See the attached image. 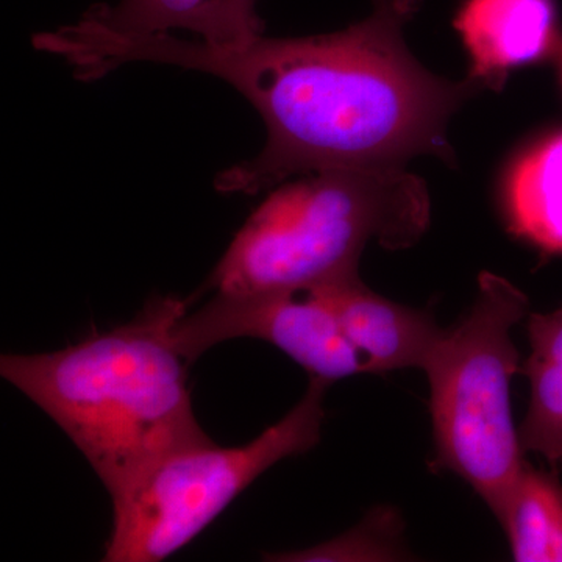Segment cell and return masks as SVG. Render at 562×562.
I'll list each match as a JSON object with an SVG mask.
<instances>
[{
  "label": "cell",
  "mask_w": 562,
  "mask_h": 562,
  "mask_svg": "<svg viewBox=\"0 0 562 562\" xmlns=\"http://www.w3.org/2000/svg\"><path fill=\"white\" fill-rule=\"evenodd\" d=\"M188 302L155 295L135 319L66 349L3 355V379L68 435L110 492L124 491L166 454L210 442L173 344Z\"/></svg>",
  "instance_id": "2"
},
{
  "label": "cell",
  "mask_w": 562,
  "mask_h": 562,
  "mask_svg": "<svg viewBox=\"0 0 562 562\" xmlns=\"http://www.w3.org/2000/svg\"><path fill=\"white\" fill-rule=\"evenodd\" d=\"M338 316L342 331L368 364L369 373L420 369L441 336L427 312L387 301L369 290L360 276L310 288Z\"/></svg>",
  "instance_id": "7"
},
{
  "label": "cell",
  "mask_w": 562,
  "mask_h": 562,
  "mask_svg": "<svg viewBox=\"0 0 562 562\" xmlns=\"http://www.w3.org/2000/svg\"><path fill=\"white\" fill-rule=\"evenodd\" d=\"M402 520L387 506L373 509L353 530L308 550L280 554L279 561H398L405 558Z\"/></svg>",
  "instance_id": "13"
},
{
  "label": "cell",
  "mask_w": 562,
  "mask_h": 562,
  "mask_svg": "<svg viewBox=\"0 0 562 562\" xmlns=\"http://www.w3.org/2000/svg\"><path fill=\"white\" fill-rule=\"evenodd\" d=\"M454 25L472 79L494 85L509 69L546 57L558 41L553 0H465Z\"/></svg>",
  "instance_id": "8"
},
{
  "label": "cell",
  "mask_w": 562,
  "mask_h": 562,
  "mask_svg": "<svg viewBox=\"0 0 562 562\" xmlns=\"http://www.w3.org/2000/svg\"><path fill=\"white\" fill-rule=\"evenodd\" d=\"M497 520L514 561L562 562V486L552 473L525 461Z\"/></svg>",
  "instance_id": "12"
},
{
  "label": "cell",
  "mask_w": 562,
  "mask_h": 562,
  "mask_svg": "<svg viewBox=\"0 0 562 562\" xmlns=\"http://www.w3.org/2000/svg\"><path fill=\"white\" fill-rule=\"evenodd\" d=\"M314 379L283 419L241 447L203 442L151 464L113 501V532L103 561L158 562L188 546L273 464L321 441L325 392Z\"/></svg>",
  "instance_id": "5"
},
{
  "label": "cell",
  "mask_w": 562,
  "mask_h": 562,
  "mask_svg": "<svg viewBox=\"0 0 562 562\" xmlns=\"http://www.w3.org/2000/svg\"><path fill=\"white\" fill-rule=\"evenodd\" d=\"M420 0H375L371 16L308 38L258 36L210 46L173 33L109 36L103 68L151 61L227 81L260 111V155L222 171V194H257L291 177L328 168H402L414 155L449 157L450 114L465 85L431 76L406 49L403 27Z\"/></svg>",
  "instance_id": "1"
},
{
  "label": "cell",
  "mask_w": 562,
  "mask_h": 562,
  "mask_svg": "<svg viewBox=\"0 0 562 562\" xmlns=\"http://www.w3.org/2000/svg\"><path fill=\"white\" fill-rule=\"evenodd\" d=\"M430 224L424 181L402 168H328L273 190L236 233L206 290L303 291L358 276L371 241L416 244Z\"/></svg>",
  "instance_id": "3"
},
{
  "label": "cell",
  "mask_w": 562,
  "mask_h": 562,
  "mask_svg": "<svg viewBox=\"0 0 562 562\" xmlns=\"http://www.w3.org/2000/svg\"><path fill=\"white\" fill-rule=\"evenodd\" d=\"M505 205L517 235L562 254V132L535 144L514 162Z\"/></svg>",
  "instance_id": "10"
},
{
  "label": "cell",
  "mask_w": 562,
  "mask_h": 562,
  "mask_svg": "<svg viewBox=\"0 0 562 562\" xmlns=\"http://www.w3.org/2000/svg\"><path fill=\"white\" fill-rule=\"evenodd\" d=\"M527 314L522 291L483 272L471 312L442 330L422 368L430 383L435 465L464 480L497 519L525 464L512 406L520 372L512 331Z\"/></svg>",
  "instance_id": "4"
},
{
  "label": "cell",
  "mask_w": 562,
  "mask_h": 562,
  "mask_svg": "<svg viewBox=\"0 0 562 562\" xmlns=\"http://www.w3.org/2000/svg\"><path fill=\"white\" fill-rule=\"evenodd\" d=\"M531 353L520 366L530 382V406L520 442L524 452L541 454L552 465L562 461V306L528 317Z\"/></svg>",
  "instance_id": "11"
},
{
  "label": "cell",
  "mask_w": 562,
  "mask_h": 562,
  "mask_svg": "<svg viewBox=\"0 0 562 562\" xmlns=\"http://www.w3.org/2000/svg\"><path fill=\"white\" fill-rule=\"evenodd\" d=\"M92 31L120 36L190 32L210 46H241L265 32L258 0H120L81 14Z\"/></svg>",
  "instance_id": "9"
},
{
  "label": "cell",
  "mask_w": 562,
  "mask_h": 562,
  "mask_svg": "<svg viewBox=\"0 0 562 562\" xmlns=\"http://www.w3.org/2000/svg\"><path fill=\"white\" fill-rule=\"evenodd\" d=\"M173 344L187 362L231 339H261L301 364L310 376L333 383L369 373L342 331L338 316L314 290L231 295L216 292L198 312L180 317Z\"/></svg>",
  "instance_id": "6"
}]
</instances>
